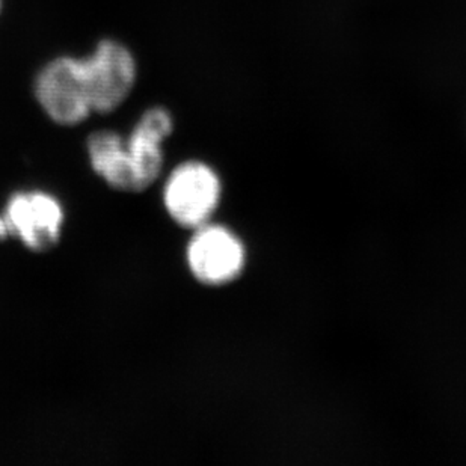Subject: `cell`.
<instances>
[{"instance_id":"9c48e42d","label":"cell","mask_w":466,"mask_h":466,"mask_svg":"<svg viewBox=\"0 0 466 466\" xmlns=\"http://www.w3.org/2000/svg\"><path fill=\"white\" fill-rule=\"evenodd\" d=\"M2 6H4V0H0V13H2Z\"/></svg>"},{"instance_id":"7a4b0ae2","label":"cell","mask_w":466,"mask_h":466,"mask_svg":"<svg viewBox=\"0 0 466 466\" xmlns=\"http://www.w3.org/2000/svg\"><path fill=\"white\" fill-rule=\"evenodd\" d=\"M222 197V183L208 163H181L167 177L163 204L174 222L195 229L210 222Z\"/></svg>"},{"instance_id":"3957f363","label":"cell","mask_w":466,"mask_h":466,"mask_svg":"<svg viewBox=\"0 0 466 466\" xmlns=\"http://www.w3.org/2000/svg\"><path fill=\"white\" fill-rule=\"evenodd\" d=\"M34 94L41 109L59 126H77L93 114L80 57L57 56L47 62L36 75Z\"/></svg>"},{"instance_id":"5b68a950","label":"cell","mask_w":466,"mask_h":466,"mask_svg":"<svg viewBox=\"0 0 466 466\" xmlns=\"http://www.w3.org/2000/svg\"><path fill=\"white\" fill-rule=\"evenodd\" d=\"M9 236L20 238L32 251H49L61 238L64 210L46 192H20L11 197L4 213Z\"/></svg>"},{"instance_id":"52a82bcc","label":"cell","mask_w":466,"mask_h":466,"mask_svg":"<svg viewBox=\"0 0 466 466\" xmlns=\"http://www.w3.org/2000/svg\"><path fill=\"white\" fill-rule=\"evenodd\" d=\"M94 172L114 189L139 192L137 174L128 155L126 139L112 130H98L86 142Z\"/></svg>"},{"instance_id":"277c9868","label":"cell","mask_w":466,"mask_h":466,"mask_svg":"<svg viewBox=\"0 0 466 466\" xmlns=\"http://www.w3.org/2000/svg\"><path fill=\"white\" fill-rule=\"evenodd\" d=\"M190 273L206 286H225L240 277L247 264L242 240L222 225H201L194 229L186 251Z\"/></svg>"},{"instance_id":"6da1fadb","label":"cell","mask_w":466,"mask_h":466,"mask_svg":"<svg viewBox=\"0 0 466 466\" xmlns=\"http://www.w3.org/2000/svg\"><path fill=\"white\" fill-rule=\"evenodd\" d=\"M82 59L89 105L96 114H110L132 94L137 62L132 50L116 40H102Z\"/></svg>"},{"instance_id":"ba28073f","label":"cell","mask_w":466,"mask_h":466,"mask_svg":"<svg viewBox=\"0 0 466 466\" xmlns=\"http://www.w3.org/2000/svg\"><path fill=\"white\" fill-rule=\"evenodd\" d=\"M11 238L9 236V228L8 224H6V219H5V216H0V238Z\"/></svg>"},{"instance_id":"8992f818","label":"cell","mask_w":466,"mask_h":466,"mask_svg":"<svg viewBox=\"0 0 466 466\" xmlns=\"http://www.w3.org/2000/svg\"><path fill=\"white\" fill-rule=\"evenodd\" d=\"M174 118L165 107H151L141 115L126 139L128 155L137 174L139 192L148 189L162 174L163 142L171 137Z\"/></svg>"}]
</instances>
